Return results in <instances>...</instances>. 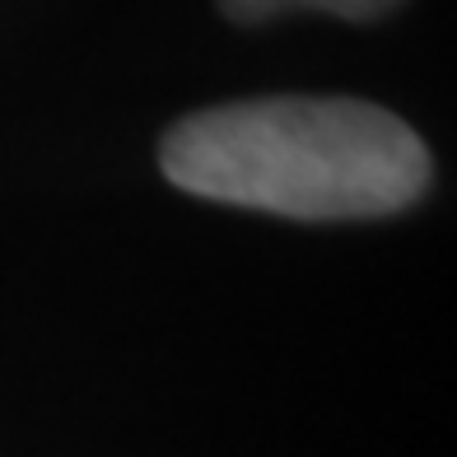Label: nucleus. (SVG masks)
<instances>
[{
	"label": "nucleus",
	"instance_id": "nucleus-2",
	"mask_svg": "<svg viewBox=\"0 0 457 457\" xmlns=\"http://www.w3.org/2000/svg\"><path fill=\"white\" fill-rule=\"evenodd\" d=\"M397 0H285V10H322V14H337V19H378L387 14Z\"/></svg>",
	"mask_w": 457,
	"mask_h": 457
},
{
	"label": "nucleus",
	"instance_id": "nucleus-3",
	"mask_svg": "<svg viewBox=\"0 0 457 457\" xmlns=\"http://www.w3.org/2000/svg\"><path fill=\"white\" fill-rule=\"evenodd\" d=\"M220 10L234 19V24H262V19L285 14V0H220Z\"/></svg>",
	"mask_w": 457,
	"mask_h": 457
},
{
	"label": "nucleus",
	"instance_id": "nucleus-1",
	"mask_svg": "<svg viewBox=\"0 0 457 457\" xmlns=\"http://www.w3.org/2000/svg\"><path fill=\"white\" fill-rule=\"evenodd\" d=\"M159 169L178 192L289 220H378L429 187V150L364 98H247L169 127Z\"/></svg>",
	"mask_w": 457,
	"mask_h": 457
}]
</instances>
